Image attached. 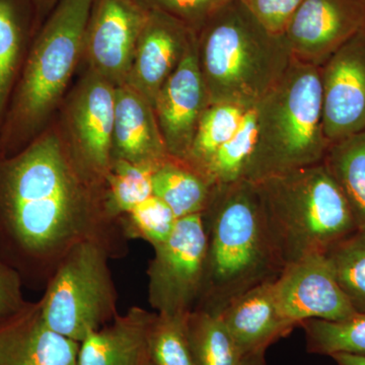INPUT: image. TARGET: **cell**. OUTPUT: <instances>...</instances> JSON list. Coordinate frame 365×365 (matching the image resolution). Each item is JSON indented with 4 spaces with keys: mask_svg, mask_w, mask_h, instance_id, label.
Listing matches in <instances>:
<instances>
[{
    "mask_svg": "<svg viewBox=\"0 0 365 365\" xmlns=\"http://www.w3.org/2000/svg\"><path fill=\"white\" fill-rule=\"evenodd\" d=\"M98 242L112 259L128 253L121 220L107 207L106 182L88 174L68 144L42 132L26 148L0 157V261L40 289L67 255Z\"/></svg>",
    "mask_w": 365,
    "mask_h": 365,
    "instance_id": "cell-1",
    "label": "cell"
},
{
    "mask_svg": "<svg viewBox=\"0 0 365 365\" xmlns=\"http://www.w3.org/2000/svg\"><path fill=\"white\" fill-rule=\"evenodd\" d=\"M202 216L207 259L196 307L220 313L235 297L275 280L283 266L271 242L256 182L242 180L215 186Z\"/></svg>",
    "mask_w": 365,
    "mask_h": 365,
    "instance_id": "cell-2",
    "label": "cell"
},
{
    "mask_svg": "<svg viewBox=\"0 0 365 365\" xmlns=\"http://www.w3.org/2000/svg\"><path fill=\"white\" fill-rule=\"evenodd\" d=\"M197 40L210 104L252 107L292 62L283 35L270 32L239 0L216 11L197 34Z\"/></svg>",
    "mask_w": 365,
    "mask_h": 365,
    "instance_id": "cell-3",
    "label": "cell"
},
{
    "mask_svg": "<svg viewBox=\"0 0 365 365\" xmlns=\"http://www.w3.org/2000/svg\"><path fill=\"white\" fill-rule=\"evenodd\" d=\"M93 4L60 0L29 50L0 130V157L16 155L42 133L83 53Z\"/></svg>",
    "mask_w": 365,
    "mask_h": 365,
    "instance_id": "cell-4",
    "label": "cell"
},
{
    "mask_svg": "<svg viewBox=\"0 0 365 365\" xmlns=\"http://www.w3.org/2000/svg\"><path fill=\"white\" fill-rule=\"evenodd\" d=\"M255 182L283 268L326 254L357 230L344 194L323 163Z\"/></svg>",
    "mask_w": 365,
    "mask_h": 365,
    "instance_id": "cell-5",
    "label": "cell"
},
{
    "mask_svg": "<svg viewBox=\"0 0 365 365\" xmlns=\"http://www.w3.org/2000/svg\"><path fill=\"white\" fill-rule=\"evenodd\" d=\"M254 108V150L244 180L259 182L323 162L330 143L323 127L319 67L292 60Z\"/></svg>",
    "mask_w": 365,
    "mask_h": 365,
    "instance_id": "cell-6",
    "label": "cell"
},
{
    "mask_svg": "<svg viewBox=\"0 0 365 365\" xmlns=\"http://www.w3.org/2000/svg\"><path fill=\"white\" fill-rule=\"evenodd\" d=\"M111 259L95 242H83L67 255L40 299L43 319L51 330L81 343L116 318Z\"/></svg>",
    "mask_w": 365,
    "mask_h": 365,
    "instance_id": "cell-7",
    "label": "cell"
},
{
    "mask_svg": "<svg viewBox=\"0 0 365 365\" xmlns=\"http://www.w3.org/2000/svg\"><path fill=\"white\" fill-rule=\"evenodd\" d=\"M153 248L148 302L155 313L186 316L198 304L205 280L207 232L202 215L179 218L169 239Z\"/></svg>",
    "mask_w": 365,
    "mask_h": 365,
    "instance_id": "cell-8",
    "label": "cell"
},
{
    "mask_svg": "<svg viewBox=\"0 0 365 365\" xmlns=\"http://www.w3.org/2000/svg\"><path fill=\"white\" fill-rule=\"evenodd\" d=\"M150 11L141 0H93L83 43L90 71L115 86L126 83Z\"/></svg>",
    "mask_w": 365,
    "mask_h": 365,
    "instance_id": "cell-9",
    "label": "cell"
},
{
    "mask_svg": "<svg viewBox=\"0 0 365 365\" xmlns=\"http://www.w3.org/2000/svg\"><path fill=\"white\" fill-rule=\"evenodd\" d=\"M281 316L294 328L307 319L337 322L357 313L342 292L326 254L285 266L274 281Z\"/></svg>",
    "mask_w": 365,
    "mask_h": 365,
    "instance_id": "cell-10",
    "label": "cell"
},
{
    "mask_svg": "<svg viewBox=\"0 0 365 365\" xmlns=\"http://www.w3.org/2000/svg\"><path fill=\"white\" fill-rule=\"evenodd\" d=\"M364 29V0H302L283 37L292 60L321 67Z\"/></svg>",
    "mask_w": 365,
    "mask_h": 365,
    "instance_id": "cell-11",
    "label": "cell"
},
{
    "mask_svg": "<svg viewBox=\"0 0 365 365\" xmlns=\"http://www.w3.org/2000/svg\"><path fill=\"white\" fill-rule=\"evenodd\" d=\"M116 86L93 72L74 91L67 113L68 146L83 169L105 182L113 163Z\"/></svg>",
    "mask_w": 365,
    "mask_h": 365,
    "instance_id": "cell-12",
    "label": "cell"
},
{
    "mask_svg": "<svg viewBox=\"0 0 365 365\" xmlns=\"http://www.w3.org/2000/svg\"><path fill=\"white\" fill-rule=\"evenodd\" d=\"M326 138L332 143L365 129V30L319 67Z\"/></svg>",
    "mask_w": 365,
    "mask_h": 365,
    "instance_id": "cell-13",
    "label": "cell"
},
{
    "mask_svg": "<svg viewBox=\"0 0 365 365\" xmlns=\"http://www.w3.org/2000/svg\"><path fill=\"white\" fill-rule=\"evenodd\" d=\"M210 105L198 57L197 36L176 69L163 83L153 109L170 158L182 160L190 150L199 120Z\"/></svg>",
    "mask_w": 365,
    "mask_h": 365,
    "instance_id": "cell-14",
    "label": "cell"
},
{
    "mask_svg": "<svg viewBox=\"0 0 365 365\" xmlns=\"http://www.w3.org/2000/svg\"><path fill=\"white\" fill-rule=\"evenodd\" d=\"M197 36L174 16L151 6L126 83L155 104L158 91Z\"/></svg>",
    "mask_w": 365,
    "mask_h": 365,
    "instance_id": "cell-15",
    "label": "cell"
},
{
    "mask_svg": "<svg viewBox=\"0 0 365 365\" xmlns=\"http://www.w3.org/2000/svg\"><path fill=\"white\" fill-rule=\"evenodd\" d=\"M78 349L47 326L40 300L0 319V365H76Z\"/></svg>",
    "mask_w": 365,
    "mask_h": 365,
    "instance_id": "cell-16",
    "label": "cell"
},
{
    "mask_svg": "<svg viewBox=\"0 0 365 365\" xmlns=\"http://www.w3.org/2000/svg\"><path fill=\"white\" fill-rule=\"evenodd\" d=\"M275 280L252 288L216 313L220 314L245 359L265 353L269 346L294 329L278 309L274 294Z\"/></svg>",
    "mask_w": 365,
    "mask_h": 365,
    "instance_id": "cell-17",
    "label": "cell"
},
{
    "mask_svg": "<svg viewBox=\"0 0 365 365\" xmlns=\"http://www.w3.org/2000/svg\"><path fill=\"white\" fill-rule=\"evenodd\" d=\"M157 313L132 307L79 343L76 365H148Z\"/></svg>",
    "mask_w": 365,
    "mask_h": 365,
    "instance_id": "cell-18",
    "label": "cell"
},
{
    "mask_svg": "<svg viewBox=\"0 0 365 365\" xmlns=\"http://www.w3.org/2000/svg\"><path fill=\"white\" fill-rule=\"evenodd\" d=\"M113 158L131 163H163L170 158L153 106L132 86L115 90Z\"/></svg>",
    "mask_w": 365,
    "mask_h": 365,
    "instance_id": "cell-19",
    "label": "cell"
},
{
    "mask_svg": "<svg viewBox=\"0 0 365 365\" xmlns=\"http://www.w3.org/2000/svg\"><path fill=\"white\" fill-rule=\"evenodd\" d=\"M153 188V195L167 204L179 220L202 215L215 186L187 163L169 158L155 173Z\"/></svg>",
    "mask_w": 365,
    "mask_h": 365,
    "instance_id": "cell-20",
    "label": "cell"
},
{
    "mask_svg": "<svg viewBox=\"0 0 365 365\" xmlns=\"http://www.w3.org/2000/svg\"><path fill=\"white\" fill-rule=\"evenodd\" d=\"M322 163L344 194L357 230H365V129L329 144Z\"/></svg>",
    "mask_w": 365,
    "mask_h": 365,
    "instance_id": "cell-21",
    "label": "cell"
},
{
    "mask_svg": "<svg viewBox=\"0 0 365 365\" xmlns=\"http://www.w3.org/2000/svg\"><path fill=\"white\" fill-rule=\"evenodd\" d=\"M186 332L195 365H242L245 356L220 314L196 307L187 314Z\"/></svg>",
    "mask_w": 365,
    "mask_h": 365,
    "instance_id": "cell-22",
    "label": "cell"
},
{
    "mask_svg": "<svg viewBox=\"0 0 365 365\" xmlns=\"http://www.w3.org/2000/svg\"><path fill=\"white\" fill-rule=\"evenodd\" d=\"M28 53L19 2L0 0V130Z\"/></svg>",
    "mask_w": 365,
    "mask_h": 365,
    "instance_id": "cell-23",
    "label": "cell"
},
{
    "mask_svg": "<svg viewBox=\"0 0 365 365\" xmlns=\"http://www.w3.org/2000/svg\"><path fill=\"white\" fill-rule=\"evenodd\" d=\"M163 163H136L113 158L105 178L107 207L113 217L121 220L122 216L153 195V176Z\"/></svg>",
    "mask_w": 365,
    "mask_h": 365,
    "instance_id": "cell-24",
    "label": "cell"
},
{
    "mask_svg": "<svg viewBox=\"0 0 365 365\" xmlns=\"http://www.w3.org/2000/svg\"><path fill=\"white\" fill-rule=\"evenodd\" d=\"M248 109L232 104L209 105L199 120L193 141L182 162L201 174L216 151L234 135Z\"/></svg>",
    "mask_w": 365,
    "mask_h": 365,
    "instance_id": "cell-25",
    "label": "cell"
},
{
    "mask_svg": "<svg viewBox=\"0 0 365 365\" xmlns=\"http://www.w3.org/2000/svg\"><path fill=\"white\" fill-rule=\"evenodd\" d=\"M299 327L306 334L307 352L330 357L338 353L365 355V313L337 322L307 319Z\"/></svg>",
    "mask_w": 365,
    "mask_h": 365,
    "instance_id": "cell-26",
    "label": "cell"
},
{
    "mask_svg": "<svg viewBox=\"0 0 365 365\" xmlns=\"http://www.w3.org/2000/svg\"><path fill=\"white\" fill-rule=\"evenodd\" d=\"M255 129L256 113L253 105L247 110L234 135L216 151L201 172L213 186L244 180L254 150Z\"/></svg>",
    "mask_w": 365,
    "mask_h": 365,
    "instance_id": "cell-27",
    "label": "cell"
},
{
    "mask_svg": "<svg viewBox=\"0 0 365 365\" xmlns=\"http://www.w3.org/2000/svg\"><path fill=\"white\" fill-rule=\"evenodd\" d=\"M338 284L357 313H365V230L337 242L326 253Z\"/></svg>",
    "mask_w": 365,
    "mask_h": 365,
    "instance_id": "cell-28",
    "label": "cell"
},
{
    "mask_svg": "<svg viewBox=\"0 0 365 365\" xmlns=\"http://www.w3.org/2000/svg\"><path fill=\"white\" fill-rule=\"evenodd\" d=\"M121 222L129 241L143 240L155 247L169 239L178 218L167 204L153 195L122 216Z\"/></svg>",
    "mask_w": 365,
    "mask_h": 365,
    "instance_id": "cell-29",
    "label": "cell"
},
{
    "mask_svg": "<svg viewBox=\"0 0 365 365\" xmlns=\"http://www.w3.org/2000/svg\"><path fill=\"white\" fill-rule=\"evenodd\" d=\"M186 316L158 314L151 329L153 365H195L186 332Z\"/></svg>",
    "mask_w": 365,
    "mask_h": 365,
    "instance_id": "cell-30",
    "label": "cell"
},
{
    "mask_svg": "<svg viewBox=\"0 0 365 365\" xmlns=\"http://www.w3.org/2000/svg\"><path fill=\"white\" fill-rule=\"evenodd\" d=\"M150 6L174 16L198 34L206 21L232 0H148Z\"/></svg>",
    "mask_w": 365,
    "mask_h": 365,
    "instance_id": "cell-31",
    "label": "cell"
},
{
    "mask_svg": "<svg viewBox=\"0 0 365 365\" xmlns=\"http://www.w3.org/2000/svg\"><path fill=\"white\" fill-rule=\"evenodd\" d=\"M262 25L276 35L285 29L302 0H239Z\"/></svg>",
    "mask_w": 365,
    "mask_h": 365,
    "instance_id": "cell-32",
    "label": "cell"
},
{
    "mask_svg": "<svg viewBox=\"0 0 365 365\" xmlns=\"http://www.w3.org/2000/svg\"><path fill=\"white\" fill-rule=\"evenodd\" d=\"M23 287L20 274L0 261V319L16 313L28 304L24 299Z\"/></svg>",
    "mask_w": 365,
    "mask_h": 365,
    "instance_id": "cell-33",
    "label": "cell"
},
{
    "mask_svg": "<svg viewBox=\"0 0 365 365\" xmlns=\"http://www.w3.org/2000/svg\"><path fill=\"white\" fill-rule=\"evenodd\" d=\"M338 365H365V355L347 354V353H338L332 355Z\"/></svg>",
    "mask_w": 365,
    "mask_h": 365,
    "instance_id": "cell-34",
    "label": "cell"
},
{
    "mask_svg": "<svg viewBox=\"0 0 365 365\" xmlns=\"http://www.w3.org/2000/svg\"><path fill=\"white\" fill-rule=\"evenodd\" d=\"M265 353H261V354L252 355L245 359L242 365H267L265 361Z\"/></svg>",
    "mask_w": 365,
    "mask_h": 365,
    "instance_id": "cell-35",
    "label": "cell"
},
{
    "mask_svg": "<svg viewBox=\"0 0 365 365\" xmlns=\"http://www.w3.org/2000/svg\"><path fill=\"white\" fill-rule=\"evenodd\" d=\"M36 6L39 11L49 9L54 4L55 0H35Z\"/></svg>",
    "mask_w": 365,
    "mask_h": 365,
    "instance_id": "cell-36",
    "label": "cell"
},
{
    "mask_svg": "<svg viewBox=\"0 0 365 365\" xmlns=\"http://www.w3.org/2000/svg\"><path fill=\"white\" fill-rule=\"evenodd\" d=\"M148 365H153V364H151V361L150 362V364H148Z\"/></svg>",
    "mask_w": 365,
    "mask_h": 365,
    "instance_id": "cell-37",
    "label": "cell"
},
{
    "mask_svg": "<svg viewBox=\"0 0 365 365\" xmlns=\"http://www.w3.org/2000/svg\"><path fill=\"white\" fill-rule=\"evenodd\" d=\"M364 1H365V0H364ZM364 30H365V29H364Z\"/></svg>",
    "mask_w": 365,
    "mask_h": 365,
    "instance_id": "cell-38",
    "label": "cell"
}]
</instances>
